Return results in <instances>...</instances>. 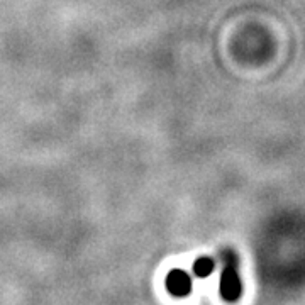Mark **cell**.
<instances>
[{
    "label": "cell",
    "mask_w": 305,
    "mask_h": 305,
    "mask_svg": "<svg viewBox=\"0 0 305 305\" xmlns=\"http://www.w3.org/2000/svg\"><path fill=\"white\" fill-rule=\"evenodd\" d=\"M224 270L220 275V295L226 302H237L242 295V283L239 276V261L237 254L232 249H226L222 253Z\"/></svg>",
    "instance_id": "obj_1"
},
{
    "label": "cell",
    "mask_w": 305,
    "mask_h": 305,
    "mask_svg": "<svg viewBox=\"0 0 305 305\" xmlns=\"http://www.w3.org/2000/svg\"><path fill=\"white\" fill-rule=\"evenodd\" d=\"M192 276L185 270H171L166 276V290L173 297H187L192 292Z\"/></svg>",
    "instance_id": "obj_2"
},
{
    "label": "cell",
    "mask_w": 305,
    "mask_h": 305,
    "mask_svg": "<svg viewBox=\"0 0 305 305\" xmlns=\"http://www.w3.org/2000/svg\"><path fill=\"white\" fill-rule=\"evenodd\" d=\"M215 270V261L210 256H202L193 263V273L198 278H207L214 273Z\"/></svg>",
    "instance_id": "obj_3"
}]
</instances>
